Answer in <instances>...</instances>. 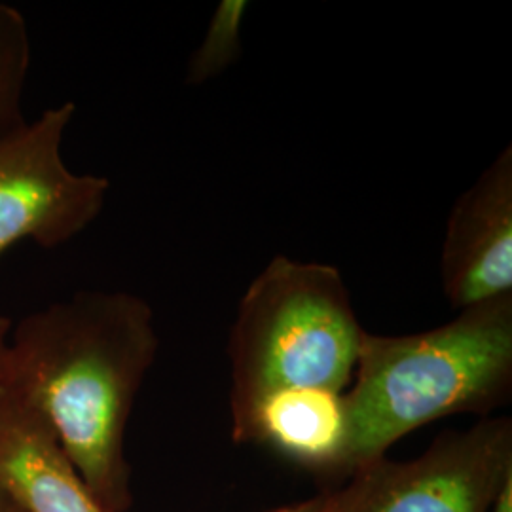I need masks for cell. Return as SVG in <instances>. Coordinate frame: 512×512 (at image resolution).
<instances>
[{"instance_id":"9","label":"cell","mask_w":512,"mask_h":512,"mask_svg":"<svg viewBox=\"0 0 512 512\" xmlns=\"http://www.w3.org/2000/svg\"><path fill=\"white\" fill-rule=\"evenodd\" d=\"M31 69V37L23 14L0 4V137L21 128V97Z\"/></svg>"},{"instance_id":"4","label":"cell","mask_w":512,"mask_h":512,"mask_svg":"<svg viewBox=\"0 0 512 512\" xmlns=\"http://www.w3.org/2000/svg\"><path fill=\"white\" fill-rule=\"evenodd\" d=\"M325 495L327 512H494L512 476L511 418L446 433L420 458H382Z\"/></svg>"},{"instance_id":"1","label":"cell","mask_w":512,"mask_h":512,"mask_svg":"<svg viewBox=\"0 0 512 512\" xmlns=\"http://www.w3.org/2000/svg\"><path fill=\"white\" fill-rule=\"evenodd\" d=\"M156 351L147 302L101 291L31 313L6 344L0 382L48 425L105 511L126 505L124 435Z\"/></svg>"},{"instance_id":"10","label":"cell","mask_w":512,"mask_h":512,"mask_svg":"<svg viewBox=\"0 0 512 512\" xmlns=\"http://www.w3.org/2000/svg\"><path fill=\"white\" fill-rule=\"evenodd\" d=\"M247 10V0H220L202 44L188 61V86H202L238 61L241 55V27Z\"/></svg>"},{"instance_id":"7","label":"cell","mask_w":512,"mask_h":512,"mask_svg":"<svg viewBox=\"0 0 512 512\" xmlns=\"http://www.w3.org/2000/svg\"><path fill=\"white\" fill-rule=\"evenodd\" d=\"M0 490L27 512H107L93 499L48 425L2 382Z\"/></svg>"},{"instance_id":"12","label":"cell","mask_w":512,"mask_h":512,"mask_svg":"<svg viewBox=\"0 0 512 512\" xmlns=\"http://www.w3.org/2000/svg\"><path fill=\"white\" fill-rule=\"evenodd\" d=\"M494 512H512V476L495 501Z\"/></svg>"},{"instance_id":"2","label":"cell","mask_w":512,"mask_h":512,"mask_svg":"<svg viewBox=\"0 0 512 512\" xmlns=\"http://www.w3.org/2000/svg\"><path fill=\"white\" fill-rule=\"evenodd\" d=\"M355 384L344 395L346 450L340 475L385 456L431 421L486 418L511 401L512 293L459 310L437 329L363 334Z\"/></svg>"},{"instance_id":"11","label":"cell","mask_w":512,"mask_h":512,"mask_svg":"<svg viewBox=\"0 0 512 512\" xmlns=\"http://www.w3.org/2000/svg\"><path fill=\"white\" fill-rule=\"evenodd\" d=\"M270 512H327L325 511V495H317L310 501H302L289 507H279Z\"/></svg>"},{"instance_id":"3","label":"cell","mask_w":512,"mask_h":512,"mask_svg":"<svg viewBox=\"0 0 512 512\" xmlns=\"http://www.w3.org/2000/svg\"><path fill=\"white\" fill-rule=\"evenodd\" d=\"M363 334L334 266L275 256L243 294L230 332L232 435L277 391L342 393Z\"/></svg>"},{"instance_id":"6","label":"cell","mask_w":512,"mask_h":512,"mask_svg":"<svg viewBox=\"0 0 512 512\" xmlns=\"http://www.w3.org/2000/svg\"><path fill=\"white\" fill-rule=\"evenodd\" d=\"M440 279L458 310L512 293V147L503 148L454 205Z\"/></svg>"},{"instance_id":"8","label":"cell","mask_w":512,"mask_h":512,"mask_svg":"<svg viewBox=\"0 0 512 512\" xmlns=\"http://www.w3.org/2000/svg\"><path fill=\"white\" fill-rule=\"evenodd\" d=\"M260 442L294 463L338 475L346 450L344 393L283 389L268 395L234 437Z\"/></svg>"},{"instance_id":"5","label":"cell","mask_w":512,"mask_h":512,"mask_svg":"<svg viewBox=\"0 0 512 512\" xmlns=\"http://www.w3.org/2000/svg\"><path fill=\"white\" fill-rule=\"evenodd\" d=\"M74 112L67 101L0 137V256L25 239L55 249L103 211L109 179L74 173L61 154Z\"/></svg>"},{"instance_id":"13","label":"cell","mask_w":512,"mask_h":512,"mask_svg":"<svg viewBox=\"0 0 512 512\" xmlns=\"http://www.w3.org/2000/svg\"><path fill=\"white\" fill-rule=\"evenodd\" d=\"M8 332H10V321L0 315V366H2V357H4V351H6V344H8Z\"/></svg>"},{"instance_id":"14","label":"cell","mask_w":512,"mask_h":512,"mask_svg":"<svg viewBox=\"0 0 512 512\" xmlns=\"http://www.w3.org/2000/svg\"><path fill=\"white\" fill-rule=\"evenodd\" d=\"M0 512H2V509H0Z\"/></svg>"}]
</instances>
